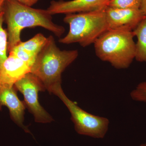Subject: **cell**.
I'll list each match as a JSON object with an SVG mask.
<instances>
[{
	"instance_id": "6da1fadb",
	"label": "cell",
	"mask_w": 146,
	"mask_h": 146,
	"mask_svg": "<svg viewBox=\"0 0 146 146\" xmlns=\"http://www.w3.org/2000/svg\"><path fill=\"white\" fill-rule=\"evenodd\" d=\"M3 11L7 25L9 52L22 42L21 32L26 28L42 27L58 37L65 31L64 27L54 23L47 9L33 8L16 0H6Z\"/></svg>"
},
{
	"instance_id": "9c48e42d",
	"label": "cell",
	"mask_w": 146,
	"mask_h": 146,
	"mask_svg": "<svg viewBox=\"0 0 146 146\" xmlns=\"http://www.w3.org/2000/svg\"><path fill=\"white\" fill-rule=\"evenodd\" d=\"M16 90L14 86L0 84V110L3 106L7 107L13 121L26 132H29L23 125L25 105L18 98Z\"/></svg>"
},
{
	"instance_id": "5b68a950",
	"label": "cell",
	"mask_w": 146,
	"mask_h": 146,
	"mask_svg": "<svg viewBox=\"0 0 146 146\" xmlns=\"http://www.w3.org/2000/svg\"><path fill=\"white\" fill-rule=\"evenodd\" d=\"M51 93L57 96L69 110L75 129L78 134L94 138H104L110 123L107 118L92 115L81 109L66 96L61 86L55 88Z\"/></svg>"
},
{
	"instance_id": "7a4b0ae2",
	"label": "cell",
	"mask_w": 146,
	"mask_h": 146,
	"mask_svg": "<svg viewBox=\"0 0 146 146\" xmlns=\"http://www.w3.org/2000/svg\"><path fill=\"white\" fill-rule=\"evenodd\" d=\"M78 56L77 50H61L52 36L47 37L44 46L36 56L31 72L40 80L50 93L61 86V74Z\"/></svg>"
},
{
	"instance_id": "277c9868",
	"label": "cell",
	"mask_w": 146,
	"mask_h": 146,
	"mask_svg": "<svg viewBox=\"0 0 146 146\" xmlns=\"http://www.w3.org/2000/svg\"><path fill=\"white\" fill-rule=\"evenodd\" d=\"M105 9L66 14L63 21L69 25L70 30L66 36L59 39V42L66 44L77 43L83 47L94 44L109 29Z\"/></svg>"
},
{
	"instance_id": "30bf717a",
	"label": "cell",
	"mask_w": 146,
	"mask_h": 146,
	"mask_svg": "<svg viewBox=\"0 0 146 146\" xmlns=\"http://www.w3.org/2000/svg\"><path fill=\"white\" fill-rule=\"evenodd\" d=\"M31 68L14 55H9L0 66V84L13 86L14 84L31 72Z\"/></svg>"
},
{
	"instance_id": "9a60e30c",
	"label": "cell",
	"mask_w": 146,
	"mask_h": 146,
	"mask_svg": "<svg viewBox=\"0 0 146 146\" xmlns=\"http://www.w3.org/2000/svg\"><path fill=\"white\" fill-rule=\"evenodd\" d=\"M142 0H110L108 6L113 8L138 9Z\"/></svg>"
},
{
	"instance_id": "3957f363",
	"label": "cell",
	"mask_w": 146,
	"mask_h": 146,
	"mask_svg": "<svg viewBox=\"0 0 146 146\" xmlns=\"http://www.w3.org/2000/svg\"><path fill=\"white\" fill-rule=\"evenodd\" d=\"M134 36L128 27L108 29L94 43L96 54L116 69H126L135 59Z\"/></svg>"
},
{
	"instance_id": "ac0fdd59",
	"label": "cell",
	"mask_w": 146,
	"mask_h": 146,
	"mask_svg": "<svg viewBox=\"0 0 146 146\" xmlns=\"http://www.w3.org/2000/svg\"><path fill=\"white\" fill-rule=\"evenodd\" d=\"M139 9L143 14L146 16V0H142Z\"/></svg>"
},
{
	"instance_id": "52a82bcc",
	"label": "cell",
	"mask_w": 146,
	"mask_h": 146,
	"mask_svg": "<svg viewBox=\"0 0 146 146\" xmlns=\"http://www.w3.org/2000/svg\"><path fill=\"white\" fill-rule=\"evenodd\" d=\"M110 0H72L52 1L47 10L51 15L90 12L104 9Z\"/></svg>"
},
{
	"instance_id": "2e32d148",
	"label": "cell",
	"mask_w": 146,
	"mask_h": 146,
	"mask_svg": "<svg viewBox=\"0 0 146 146\" xmlns=\"http://www.w3.org/2000/svg\"><path fill=\"white\" fill-rule=\"evenodd\" d=\"M130 96L135 101L146 103V81L139 84L131 92Z\"/></svg>"
},
{
	"instance_id": "5bb4252c",
	"label": "cell",
	"mask_w": 146,
	"mask_h": 146,
	"mask_svg": "<svg viewBox=\"0 0 146 146\" xmlns=\"http://www.w3.org/2000/svg\"><path fill=\"white\" fill-rule=\"evenodd\" d=\"M9 53L14 55L19 59L27 63L31 68L35 62L36 56L25 49L20 43L14 47Z\"/></svg>"
},
{
	"instance_id": "ba28073f",
	"label": "cell",
	"mask_w": 146,
	"mask_h": 146,
	"mask_svg": "<svg viewBox=\"0 0 146 146\" xmlns=\"http://www.w3.org/2000/svg\"><path fill=\"white\" fill-rule=\"evenodd\" d=\"M105 13L109 29L127 27L133 31L146 17L139 9H121L108 6L105 9Z\"/></svg>"
},
{
	"instance_id": "7c38bea8",
	"label": "cell",
	"mask_w": 146,
	"mask_h": 146,
	"mask_svg": "<svg viewBox=\"0 0 146 146\" xmlns=\"http://www.w3.org/2000/svg\"><path fill=\"white\" fill-rule=\"evenodd\" d=\"M47 40V37L44 35L38 33L28 41L21 42L20 44L25 49L36 56L44 46Z\"/></svg>"
},
{
	"instance_id": "d6986e66",
	"label": "cell",
	"mask_w": 146,
	"mask_h": 146,
	"mask_svg": "<svg viewBox=\"0 0 146 146\" xmlns=\"http://www.w3.org/2000/svg\"><path fill=\"white\" fill-rule=\"evenodd\" d=\"M6 0H0V13L3 11V8Z\"/></svg>"
},
{
	"instance_id": "ffe728a7",
	"label": "cell",
	"mask_w": 146,
	"mask_h": 146,
	"mask_svg": "<svg viewBox=\"0 0 146 146\" xmlns=\"http://www.w3.org/2000/svg\"><path fill=\"white\" fill-rule=\"evenodd\" d=\"M140 146H146V142L145 143L141 144Z\"/></svg>"
},
{
	"instance_id": "e0dca14e",
	"label": "cell",
	"mask_w": 146,
	"mask_h": 146,
	"mask_svg": "<svg viewBox=\"0 0 146 146\" xmlns=\"http://www.w3.org/2000/svg\"><path fill=\"white\" fill-rule=\"evenodd\" d=\"M16 1L25 5L31 7L36 4L39 0H16Z\"/></svg>"
},
{
	"instance_id": "8992f818",
	"label": "cell",
	"mask_w": 146,
	"mask_h": 146,
	"mask_svg": "<svg viewBox=\"0 0 146 146\" xmlns=\"http://www.w3.org/2000/svg\"><path fill=\"white\" fill-rule=\"evenodd\" d=\"M14 86L23 95L25 105L33 115L36 122L46 123L52 121L53 119L51 116L39 104L38 93L46 89L35 75L31 72L27 73Z\"/></svg>"
},
{
	"instance_id": "4fadbf2b",
	"label": "cell",
	"mask_w": 146,
	"mask_h": 146,
	"mask_svg": "<svg viewBox=\"0 0 146 146\" xmlns=\"http://www.w3.org/2000/svg\"><path fill=\"white\" fill-rule=\"evenodd\" d=\"M4 21V13L2 11L0 13V66L8 57V34L3 27Z\"/></svg>"
},
{
	"instance_id": "8fae6325",
	"label": "cell",
	"mask_w": 146,
	"mask_h": 146,
	"mask_svg": "<svg viewBox=\"0 0 146 146\" xmlns=\"http://www.w3.org/2000/svg\"><path fill=\"white\" fill-rule=\"evenodd\" d=\"M137 38L135 59L140 62H146V17L133 31Z\"/></svg>"
}]
</instances>
